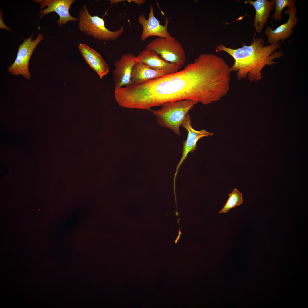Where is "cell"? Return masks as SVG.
<instances>
[{"label": "cell", "instance_id": "obj_7", "mask_svg": "<svg viewBox=\"0 0 308 308\" xmlns=\"http://www.w3.org/2000/svg\"><path fill=\"white\" fill-rule=\"evenodd\" d=\"M138 20L143 27L141 38L143 41H145L150 37L166 38L171 36L167 29L169 23L168 19L165 17V25H161L160 21L154 15L153 6L151 5L150 6L148 18H146L144 15L142 14L139 16Z\"/></svg>", "mask_w": 308, "mask_h": 308}, {"label": "cell", "instance_id": "obj_9", "mask_svg": "<svg viewBox=\"0 0 308 308\" xmlns=\"http://www.w3.org/2000/svg\"><path fill=\"white\" fill-rule=\"evenodd\" d=\"M287 8L285 13L288 14L289 17L286 23L281 25L274 30L271 27L268 26L264 30V34L270 44L279 42L280 41L288 39L293 32V29L296 26L298 21L296 16L297 8L295 5H290Z\"/></svg>", "mask_w": 308, "mask_h": 308}, {"label": "cell", "instance_id": "obj_15", "mask_svg": "<svg viewBox=\"0 0 308 308\" xmlns=\"http://www.w3.org/2000/svg\"><path fill=\"white\" fill-rule=\"evenodd\" d=\"M167 74L163 71L152 69L141 62H135L131 74V84H141Z\"/></svg>", "mask_w": 308, "mask_h": 308}, {"label": "cell", "instance_id": "obj_4", "mask_svg": "<svg viewBox=\"0 0 308 308\" xmlns=\"http://www.w3.org/2000/svg\"><path fill=\"white\" fill-rule=\"evenodd\" d=\"M78 19L79 30L88 36L100 40L114 41L124 31L123 27L115 31H111L105 26L103 18L97 15L92 16L85 5L80 10Z\"/></svg>", "mask_w": 308, "mask_h": 308}, {"label": "cell", "instance_id": "obj_10", "mask_svg": "<svg viewBox=\"0 0 308 308\" xmlns=\"http://www.w3.org/2000/svg\"><path fill=\"white\" fill-rule=\"evenodd\" d=\"M136 56L131 53L124 54L114 63L115 68L113 71L114 91L123 86L131 84V76L135 63Z\"/></svg>", "mask_w": 308, "mask_h": 308}, {"label": "cell", "instance_id": "obj_19", "mask_svg": "<svg viewBox=\"0 0 308 308\" xmlns=\"http://www.w3.org/2000/svg\"><path fill=\"white\" fill-rule=\"evenodd\" d=\"M126 1L128 2H133L138 5L143 4L146 1L145 0H127Z\"/></svg>", "mask_w": 308, "mask_h": 308}, {"label": "cell", "instance_id": "obj_3", "mask_svg": "<svg viewBox=\"0 0 308 308\" xmlns=\"http://www.w3.org/2000/svg\"><path fill=\"white\" fill-rule=\"evenodd\" d=\"M198 102L186 99L165 103L157 110L148 109L157 118L162 127L172 130L177 135L181 134L180 127L188 112Z\"/></svg>", "mask_w": 308, "mask_h": 308}, {"label": "cell", "instance_id": "obj_12", "mask_svg": "<svg viewBox=\"0 0 308 308\" xmlns=\"http://www.w3.org/2000/svg\"><path fill=\"white\" fill-rule=\"evenodd\" d=\"M135 60L152 69L163 71L167 74L178 71L182 67L166 61L156 52L145 48L138 54Z\"/></svg>", "mask_w": 308, "mask_h": 308}, {"label": "cell", "instance_id": "obj_1", "mask_svg": "<svg viewBox=\"0 0 308 308\" xmlns=\"http://www.w3.org/2000/svg\"><path fill=\"white\" fill-rule=\"evenodd\" d=\"M230 82L223 59L212 53H202L181 70L133 85L132 93L141 109L186 99L207 105L227 94Z\"/></svg>", "mask_w": 308, "mask_h": 308}, {"label": "cell", "instance_id": "obj_16", "mask_svg": "<svg viewBox=\"0 0 308 308\" xmlns=\"http://www.w3.org/2000/svg\"><path fill=\"white\" fill-rule=\"evenodd\" d=\"M243 202L242 193L236 188L229 194L228 198L219 213H227L231 209L240 206Z\"/></svg>", "mask_w": 308, "mask_h": 308}, {"label": "cell", "instance_id": "obj_2", "mask_svg": "<svg viewBox=\"0 0 308 308\" xmlns=\"http://www.w3.org/2000/svg\"><path fill=\"white\" fill-rule=\"evenodd\" d=\"M265 44L263 38L258 37L254 38L250 45L244 44L237 49L220 44L215 51L226 52L233 58L234 63L230 68L231 71H237L238 80L247 77L250 81L256 82L262 78L261 71L265 66L275 64L273 60L283 55L282 51H276L281 45L279 42L267 46Z\"/></svg>", "mask_w": 308, "mask_h": 308}, {"label": "cell", "instance_id": "obj_13", "mask_svg": "<svg viewBox=\"0 0 308 308\" xmlns=\"http://www.w3.org/2000/svg\"><path fill=\"white\" fill-rule=\"evenodd\" d=\"M78 48L86 63L102 79L110 71L108 66L101 55L84 43H80Z\"/></svg>", "mask_w": 308, "mask_h": 308}, {"label": "cell", "instance_id": "obj_14", "mask_svg": "<svg viewBox=\"0 0 308 308\" xmlns=\"http://www.w3.org/2000/svg\"><path fill=\"white\" fill-rule=\"evenodd\" d=\"M247 1L255 9L253 25L256 31L260 33L266 24L271 12L274 9V0H248Z\"/></svg>", "mask_w": 308, "mask_h": 308}, {"label": "cell", "instance_id": "obj_8", "mask_svg": "<svg viewBox=\"0 0 308 308\" xmlns=\"http://www.w3.org/2000/svg\"><path fill=\"white\" fill-rule=\"evenodd\" d=\"M181 126L187 131V135L186 140L183 143L182 156L176 168L174 177V186H175L176 178L179 167L185 160L188 154L196 150L197 143L198 140L203 137L211 136L213 134L204 129L198 131L194 129L192 126L189 114L183 121Z\"/></svg>", "mask_w": 308, "mask_h": 308}, {"label": "cell", "instance_id": "obj_6", "mask_svg": "<svg viewBox=\"0 0 308 308\" xmlns=\"http://www.w3.org/2000/svg\"><path fill=\"white\" fill-rule=\"evenodd\" d=\"M32 35L24 40L19 46L16 59L8 68V71L15 75H22L29 79L30 74L29 70V63L33 52L38 44L42 40L43 36L40 33L35 39L32 40Z\"/></svg>", "mask_w": 308, "mask_h": 308}, {"label": "cell", "instance_id": "obj_17", "mask_svg": "<svg viewBox=\"0 0 308 308\" xmlns=\"http://www.w3.org/2000/svg\"><path fill=\"white\" fill-rule=\"evenodd\" d=\"M274 1L275 11L272 16L276 21L281 20V13L285 7L295 5V0H274Z\"/></svg>", "mask_w": 308, "mask_h": 308}, {"label": "cell", "instance_id": "obj_5", "mask_svg": "<svg viewBox=\"0 0 308 308\" xmlns=\"http://www.w3.org/2000/svg\"><path fill=\"white\" fill-rule=\"evenodd\" d=\"M145 48L156 52L171 63L182 66L185 62V50L181 44L173 36L153 39L147 45Z\"/></svg>", "mask_w": 308, "mask_h": 308}, {"label": "cell", "instance_id": "obj_18", "mask_svg": "<svg viewBox=\"0 0 308 308\" xmlns=\"http://www.w3.org/2000/svg\"><path fill=\"white\" fill-rule=\"evenodd\" d=\"M0 28L1 29H5L9 31H11L10 29L8 27H7L4 23L3 18L2 16V15L0 13Z\"/></svg>", "mask_w": 308, "mask_h": 308}, {"label": "cell", "instance_id": "obj_11", "mask_svg": "<svg viewBox=\"0 0 308 308\" xmlns=\"http://www.w3.org/2000/svg\"><path fill=\"white\" fill-rule=\"evenodd\" d=\"M75 1L74 0H36L35 1L40 4L41 9L47 7L45 9L41 10L40 18L46 14L52 12H55L59 16V18L57 21L59 26L66 24L68 22L75 21L78 19L72 16L70 14V8Z\"/></svg>", "mask_w": 308, "mask_h": 308}]
</instances>
